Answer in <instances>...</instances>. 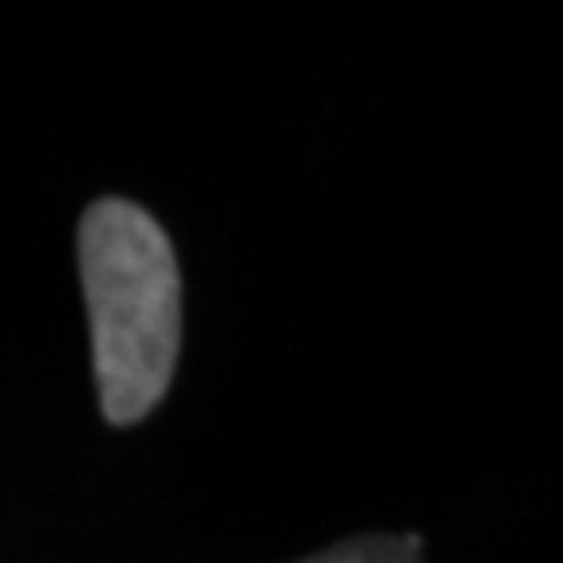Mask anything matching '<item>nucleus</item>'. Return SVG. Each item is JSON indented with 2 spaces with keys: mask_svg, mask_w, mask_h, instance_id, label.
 <instances>
[{
  "mask_svg": "<svg viewBox=\"0 0 563 563\" xmlns=\"http://www.w3.org/2000/svg\"><path fill=\"white\" fill-rule=\"evenodd\" d=\"M80 280L104 422L134 426L167 397L180 360L176 246L142 205L104 197L80 218Z\"/></svg>",
  "mask_w": 563,
  "mask_h": 563,
  "instance_id": "f257e3e1",
  "label": "nucleus"
},
{
  "mask_svg": "<svg viewBox=\"0 0 563 563\" xmlns=\"http://www.w3.org/2000/svg\"><path fill=\"white\" fill-rule=\"evenodd\" d=\"M301 563H422V534H401V539L367 534V539L339 543Z\"/></svg>",
  "mask_w": 563,
  "mask_h": 563,
  "instance_id": "f03ea898",
  "label": "nucleus"
}]
</instances>
